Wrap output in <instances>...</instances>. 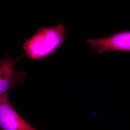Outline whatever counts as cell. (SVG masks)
Returning a JSON list of instances; mask_svg holds the SVG:
<instances>
[{
	"label": "cell",
	"instance_id": "6da1fadb",
	"mask_svg": "<svg viewBox=\"0 0 130 130\" xmlns=\"http://www.w3.org/2000/svg\"><path fill=\"white\" fill-rule=\"evenodd\" d=\"M66 35L63 25L50 28L43 27L23 45L26 55L32 60H38L50 56L64 42Z\"/></svg>",
	"mask_w": 130,
	"mask_h": 130
},
{
	"label": "cell",
	"instance_id": "7a4b0ae2",
	"mask_svg": "<svg viewBox=\"0 0 130 130\" xmlns=\"http://www.w3.org/2000/svg\"><path fill=\"white\" fill-rule=\"evenodd\" d=\"M1 130H37L24 120L12 106L8 93L0 96Z\"/></svg>",
	"mask_w": 130,
	"mask_h": 130
},
{
	"label": "cell",
	"instance_id": "3957f363",
	"mask_svg": "<svg viewBox=\"0 0 130 130\" xmlns=\"http://www.w3.org/2000/svg\"><path fill=\"white\" fill-rule=\"evenodd\" d=\"M87 42L100 54L108 51H130V31L116 33L107 37L89 39Z\"/></svg>",
	"mask_w": 130,
	"mask_h": 130
},
{
	"label": "cell",
	"instance_id": "277c9868",
	"mask_svg": "<svg viewBox=\"0 0 130 130\" xmlns=\"http://www.w3.org/2000/svg\"><path fill=\"white\" fill-rule=\"evenodd\" d=\"M18 61L12 60L7 55L0 61V96L8 93L10 89L23 84L26 80L25 72L14 70Z\"/></svg>",
	"mask_w": 130,
	"mask_h": 130
}]
</instances>
